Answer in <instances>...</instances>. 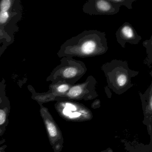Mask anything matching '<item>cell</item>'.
<instances>
[{"mask_svg":"<svg viewBox=\"0 0 152 152\" xmlns=\"http://www.w3.org/2000/svg\"><path fill=\"white\" fill-rule=\"evenodd\" d=\"M108 49L105 33L86 30L66 40L61 47L59 56L93 57L105 54Z\"/></svg>","mask_w":152,"mask_h":152,"instance_id":"obj_1","label":"cell"},{"mask_svg":"<svg viewBox=\"0 0 152 152\" xmlns=\"http://www.w3.org/2000/svg\"><path fill=\"white\" fill-rule=\"evenodd\" d=\"M106 78L107 86L117 93H123L134 85L132 82L133 77L139 72L130 69L128 62L113 59L101 66Z\"/></svg>","mask_w":152,"mask_h":152,"instance_id":"obj_2","label":"cell"},{"mask_svg":"<svg viewBox=\"0 0 152 152\" xmlns=\"http://www.w3.org/2000/svg\"><path fill=\"white\" fill-rule=\"evenodd\" d=\"M87 70L82 61L71 57H64L61 64L57 68L55 80L74 85L85 74Z\"/></svg>","mask_w":152,"mask_h":152,"instance_id":"obj_3","label":"cell"},{"mask_svg":"<svg viewBox=\"0 0 152 152\" xmlns=\"http://www.w3.org/2000/svg\"><path fill=\"white\" fill-rule=\"evenodd\" d=\"M120 7L109 0H89L83 7V11L90 15H113L119 13Z\"/></svg>","mask_w":152,"mask_h":152,"instance_id":"obj_4","label":"cell"},{"mask_svg":"<svg viewBox=\"0 0 152 152\" xmlns=\"http://www.w3.org/2000/svg\"><path fill=\"white\" fill-rule=\"evenodd\" d=\"M97 83L95 78L89 75L84 82L73 85L64 96L73 99L91 98L96 95L95 89Z\"/></svg>","mask_w":152,"mask_h":152,"instance_id":"obj_5","label":"cell"},{"mask_svg":"<svg viewBox=\"0 0 152 152\" xmlns=\"http://www.w3.org/2000/svg\"><path fill=\"white\" fill-rule=\"evenodd\" d=\"M115 37L117 42L123 48L126 43L137 45L142 39L133 26L128 22H125L118 28Z\"/></svg>","mask_w":152,"mask_h":152,"instance_id":"obj_6","label":"cell"},{"mask_svg":"<svg viewBox=\"0 0 152 152\" xmlns=\"http://www.w3.org/2000/svg\"><path fill=\"white\" fill-rule=\"evenodd\" d=\"M143 45L145 48L147 54V58L144 60V63L151 68L152 64V35L149 39L143 42Z\"/></svg>","mask_w":152,"mask_h":152,"instance_id":"obj_7","label":"cell"},{"mask_svg":"<svg viewBox=\"0 0 152 152\" xmlns=\"http://www.w3.org/2000/svg\"><path fill=\"white\" fill-rule=\"evenodd\" d=\"M72 86L73 85L59 81L58 83L55 86V90L58 94L65 96Z\"/></svg>","mask_w":152,"mask_h":152,"instance_id":"obj_8","label":"cell"},{"mask_svg":"<svg viewBox=\"0 0 152 152\" xmlns=\"http://www.w3.org/2000/svg\"><path fill=\"white\" fill-rule=\"evenodd\" d=\"M77 110L76 106L72 103L67 102L64 104V108L63 113L64 115L69 117L73 113Z\"/></svg>","mask_w":152,"mask_h":152,"instance_id":"obj_9","label":"cell"},{"mask_svg":"<svg viewBox=\"0 0 152 152\" xmlns=\"http://www.w3.org/2000/svg\"><path fill=\"white\" fill-rule=\"evenodd\" d=\"M111 2L118 4L121 7L124 6L129 10H132V4L133 2L136 1V0H109Z\"/></svg>","mask_w":152,"mask_h":152,"instance_id":"obj_10","label":"cell"},{"mask_svg":"<svg viewBox=\"0 0 152 152\" xmlns=\"http://www.w3.org/2000/svg\"><path fill=\"white\" fill-rule=\"evenodd\" d=\"M46 125L50 137H56L57 135V130L55 124L50 121H47Z\"/></svg>","mask_w":152,"mask_h":152,"instance_id":"obj_11","label":"cell"},{"mask_svg":"<svg viewBox=\"0 0 152 152\" xmlns=\"http://www.w3.org/2000/svg\"><path fill=\"white\" fill-rule=\"evenodd\" d=\"M11 1L9 0H4L1 2L0 9L1 11L7 12L11 6Z\"/></svg>","mask_w":152,"mask_h":152,"instance_id":"obj_12","label":"cell"},{"mask_svg":"<svg viewBox=\"0 0 152 152\" xmlns=\"http://www.w3.org/2000/svg\"><path fill=\"white\" fill-rule=\"evenodd\" d=\"M9 15L8 12H0V23H4L8 19Z\"/></svg>","mask_w":152,"mask_h":152,"instance_id":"obj_13","label":"cell"},{"mask_svg":"<svg viewBox=\"0 0 152 152\" xmlns=\"http://www.w3.org/2000/svg\"><path fill=\"white\" fill-rule=\"evenodd\" d=\"M6 119V114L4 110L0 109V125L5 123Z\"/></svg>","mask_w":152,"mask_h":152,"instance_id":"obj_14","label":"cell"},{"mask_svg":"<svg viewBox=\"0 0 152 152\" xmlns=\"http://www.w3.org/2000/svg\"><path fill=\"white\" fill-rule=\"evenodd\" d=\"M80 113H79V112H75L73 113H72L69 116V117L71 118H77V117H79V116H80Z\"/></svg>","mask_w":152,"mask_h":152,"instance_id":"obj_15","label":"cell"}]
</instances>
